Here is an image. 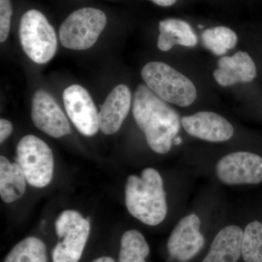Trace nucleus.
<instances>
[{"label":"nucleus","instance_id":"obj_17","mask_svg":"<svg viewBox=\"0 0 262 262\" xmlns=\"http://www.w3.org/2000/svg\"><path fill=\"white\" fill-rule=\"evenodd\" d=\"M26 181L18 163H11L5 157H0V195L5 203H13L24 195Z\"/></svg>","mask_w":262,"mask_h":262},{"label":"nucleus","instance_id":"obj_16","mask_svg":"<svg viewBox=\"0 0 262 262\" xmlns=\"http://www.w3.org/2000/svg\"><path fill=\"white\" fill-rule=\"evenodd\" d=\"M160 35L158 47L160 51H170L176 45L184 47H194L198 44V37L194 29L185 20L168 18L159 23Z\"/></svg>","mask_w":262,"mask_h":262},{"label":"nucleus","instance_id":"obj_23","mask_svg":"<svg viewBox=\"0 0 262 262\" xmlns=\"http://www.w3.org/2000/svg\"><path fill=\"white\" fill-rule=\"evenodd\" d=\"M13 131V125L11 122L5 119L0 120V142L3 144L7 138L11 134Z\"/></svg>","mask_w":262,"mask_h":262},{"label":"nucleus","instance_id":"obj_15","mask_svg":"<svg viewBox=\"0 0 262 262\" xmlns=\"http://www.w3.org/2000/svg\"><path fill=\"white\" fill-rule=\"evenodd\" d=\"M244 232L237 226H228L215 236L209 253L202 262H237L242 254Z\"/></svg>","mask_w":262,"mask_h":262},{"label":"nucleus","instance_id":"obj_13","mask_svg":"<svg viewBox=\"0 0 262 262\" xmlns=\"http://www.w3.org/2000/svg\"><path fill=\"white\" fill-rule=\"evenodd\" d=\"M131 93L125 84H119L111 91L98 113L99 129L106 135L116 133L130 112Z\"/></svg>","mask_w":262,"mask_h":262},{"label":"nucleus","instance_id":"obj_11","mask_svg":"<svg viewBox=\"0 0 262 262\" xmlns=\"http://www.w3.org/2000/svg\"><path fill=\"white\" fill-rule=\"evenodd\" d=\"M201 224V220L196 214L187 215L179 221L167 245L172 258L187 262L201 251L205 238L200 231Z\"/></svg>","mask_w":262,"mask_h":262},{"label":"nucleus","instance_id":"obj_4","mask_svg":"<svg viewBox=\"0 0 262 262\" xmlns=\"http://www.w3.org/2000/svg\"><path fill=\"white\" fill-rule=\"evenodd\" d=\"M19 37L24 53L35 63L44 64L56 54V32L46 17L37 10H28L22 15Z\"/></svg>","mask_w":262,"mask_h":262},{"label":"nucleus","instance_id":"obj_21","mask_svg":"<svg viewBox=\"0 0 262 262\" xmlns=\"http://www.w3.org/2000/svg\"><path fill=\"white\" fill-rule=\"evenodd\" d=\"M242 256L245 262H262V224H248L244 232Z\"/></svg>","mask_w":262,"mask_h":262},{"label":"nucleus","instance_id":"obj_8","mask_svg":"<svg viewBox=\"0 0 262 262\" xmlns=\"http://www.w3.org/2000/svg\"><path fill=\"white\" fill-rule=\"evenodd\" d=\"M224 184H258L262 182V158L247 151H237L223 157L215 168Z\"/></svg>","mask_w":262,"mask_h":262},{"label":"nucleus","instance_id":"obj_26","mask_svg":"<svg viewBox=\"0 0 262 262\" xmlns=\"http://www.w3.org/2000/svg\"><path fill=\"white\" fill-rule=\"evenodd\" d=\"M182 138L180 137L175 138L173 141V144H175V145H179V144H182Z\"/></svg>","mask_w":262,"mask_h":262},{"label":"nucleus","instance_id":"obj_5","mask_svg":"<svg viewBox=\"0 0 262 262\" xmlns=\"http://www.w3.org/2000/svg\"><path fill=\"white\" fill-rule=\"evenodd\" d=\"M106 24L102 10L84 8L71 13L59 29L63 47L75 51L89 49L97 41Z\"/></svg>","mask_w":262,"mask_h":262},{"label":"nucleus","instance_id":"obj_24","mask_svg":"<svg viewBox=\"0 0 262 262\" xmlns=\"http://www.w3.org/2000/svg\"><path fill=\"white\" fill-rule=\"evenodd\" d=\"M150 1L154 3L155 4L159 5V6L169 7L175 4L177 0H150Z\"/></svg>","mask_w":262,"mask_h":262},{"label":"nucleus","instance_id":"obj_27","mask_svg":"<svg viewBox=\"0 0 262 262\" xmlns=\"http://www.w3.org/2000/svg\"><path fill=\"white\" fill-rule=\"evenodd\" d=\"M198 28L203 29V26L199 25V26H198Z\"/></svg>","mask_w":262,"mask_h":262},{"label":"nucleus","instance_id":"obj_18","mask_svg":"<svg viewBox=\"0 0 262 262\" xmlns=\"http://www.w3.org/2000/svg\"><path fill=\"white\" fill-rule=\"evenodd\" d=\"M149 252V246L144 235L139 231L128 230L121 238L119 262H146Z\"/></svg>","mask_w":262,"mask_h":262},{"label":"nucleus","instance_id":"obj_7","mask_svg":"<svg viewBox=\"0 0 262 262\" xmlns=\"http://www.w3.org/2000/svg\"><path fill=\"white\" fill-rule=\"evenodd\" d=\"M59 238L53 251V262H78L89 239L90 222L79 212L63 211L55 223Z\"/></svg>","mask_w":262,"mask_h":262},{"label":"nucleus","instance_id":"obj_2","mask_svg":"<svg viewBox=\"0 0 262 262\" xmlns=\"http://www.w3.org/2000/svg\"><path fill=\"white\" fill-rule=\"evenodd\" d=\"M125 204L129 213L145 225L161 223L168 213L163 179L154 168L144 169L141 178L131 175L125 185Z\"/></svg>","mask_w":262,"mask_h":262},{"label":"nucleus","instance_id":"obj_25","mask_svg":"<svg viewBox=\"0 0 262 262\" xmlns=\"http://www.w3.org/2000/svg\"><path fill=\"white\" fill-rule=\"evenodd\" d=\"M92 262H115L113 258L108 257V256H103V257H100L96 258Z\"/></svg>","mask_w":262,"mask_h":262},{"label":"nucleus","instance_id":"obj_1","mask_svg":"<svg viewBox=\"0 0 262 262\" xmlns=\"http://www.w3.org/2000/svg\"><path fill=\"white\" fill-rule=\"evenodd\" d=\"M146 84L137 86L133 101V115L145 135L148 145L158 154H166L181 130L180 117Z\"/></svg>","mask_w":262,"mask_h":262},{"label":"nucleus","instance_id":"obj_12","mask_svg":"<svg viewBox=\"0 0 262 262\" xmlns=\"http://www.w3.org/2000/svg\"><path fill=\"white\" fill-rule=\"evenodd\" d=\"M182 125L189 135L210 142L228 141L234 134L230 122L211 112H199L182 117Z\"/></svg>","mask_w":262,"mask_h":262},{"label":"nucleus","instance_id":"obj_6","mask_svg":"<svg viewBox=\"0 0 262 262\" xmlns=\"http://www.w3.org/2000/svg\"><path fill=\"white\" fill-rule=\"evenodd\" d=\"M16 155L17 163L31 186L42 188L51 182L54 160L46 143L35 136H24L17 146Z\"/></svg>","mask_w":262,"mask_h":262},{"label":"nucleus","instance_id":"obj_9","mask_svg":"<svg viewBox=\"0 0 262 262\" xmlns=\"http://www.w3.org/2000/svg\"><path fill=\"white\" fill-rule=\"evenodd\" d=\"M63 101L67 115L80 134L94 136L99 129L98 113L87 90L79 84L67 88Z\"/></svg>","mask_w":262,"mask_h":262},{"label":"nucleus","instance_id":"obj_22","mask_svg":"<svg viewBox=\"0 0 262 262\" xmlns=\"http://www.w3.org/2000/svg\"><path fill=\"white\" fill-rule=\"evenodd\" d=\"M13 14L10 0H0V42H4L9 35L10 19Z\"/></svg>","mask_w":262,"mask_h":262},{"label":"nucleus","instance_id":"obj_14","mask_svg":"<svg viewBox=\"0 0 262 262\" xmlns=\"http://www.w3.org/2000/svg\"><path fill=\"white\" fill-rule=\"evenodd\" d=\"M218 67L213 77L217 83L223 87L251 82L256 76V65L246 52L238 51L232 56L222 57L218 61Z\"/></svg>","mask_w":262,"mask_h":262},{"label":"nucleus","instance_id":"obj_3","mask_svg":"<svg viewBox=\"0 0 262 262\" xmlns=\"http://www.w3.org/2000/svg\"><path fill=\"white\" fill-rule=\"evenodd\" d=\"M141 75L146 85L167 102L186 107L196 100L192 81L166 63L149 62L143 67Z\"/></svg>","mask_w":262,"mask_h":262},{"label":"nucleus","instance_id":"obj_20","mask_svg":"<svg viewBox=\"0 0 262 262\" xmlns=\"http://www.w3.org/2000/svg\"><path fill=\"white\" fill-rule=\"evenodd\" d=\"M203 46L215 56H222L228 50L233 49L237 43V36L234 31L226 27L206 29L202 33Z\"/></svg>","mask_w":262,"mask_h":262},{"label":"nucleus","instance_id":"obj_19","mask_svg":"<svg viewBox=\"0 0 262 262\" xmlns=\"http://www.w3.org/2000/svg\"><path fill=\"white\" fill-rule=\"evenodd\" d=\"M4 262H48L46 245L37 237H27L15 245Z\"/></svg>","mask_w":262,"mask_h":262},{"label":"nucleus","instance_id":"obj_10","mask_svg":"<svg viewBox=\"0 0 262 262\" xmlns=\"http://www.w3.org/2000/svg\"><path fill=\"white\" fill-rule=\"evenodd\" d=\"M32 119L37 128L52 137L61 138L71 134L64 113L54 98L44 90H39L33 96Z\"/></svg>","mask_w":262,"mask_h":262}]
</instances>
